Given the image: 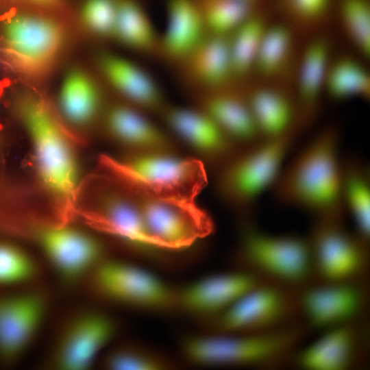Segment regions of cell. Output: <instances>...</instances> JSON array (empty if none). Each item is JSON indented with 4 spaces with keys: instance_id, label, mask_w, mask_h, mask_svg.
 Here are the masks:
<instances>
[{
    "instance_id": "22",
    "label": "cell",
    "mask_w": 370,
    "mask_h": 370,
    "mask_svg": "<svg viewBox=\"0 0 370 370\" xmlns=\"http://www.w3.org/2000/svg\"><path fill=\"white\" fill-rule=\"evenodd\" d=\"M284 310L285 301L279 291L256 286L219 315L217 328L227 333L252 332L276 322Z\"/></svg>"
},
{
    "instance_id": "7",
    "label": "cell",
    "mask_w": 370,
    "mask_h": 370,
    "mask_svg": "<svg viewBox=\"0 0 370 370\" xmlns=\"http://www.w3.org/2000/svg\"><path fill=\"white\" fill-rule=\"evenodd\" d=\"M90 277L99 295L118 304L151 310L175 304V293L162 279L127 262L105 258Z\"/></svg>"
},
{
    "instance_id": "2",
    "label": "cell",
    "mask_w": 370,
    "mask_h": 370,
    "mask_svg": "<svg viewBox=\"0 0 370 370\" xmlns=\"http://www.w3.org/2000/svg\"><path fill=\"white\" fill-rule=\"evenodd\" d=\"M16 110L29 136L42 184L60 201L71 202L77 191L79 171L67 137L40 98L23 95Z\"/></svg>"
},
{
    "instance_id": "16",
    "label": "cell",
    "mask_w": 370,
    "mask_h": 370,
    "mask_svg": "<svg viewBox=\"0 0 370 370\" xmlns=\"http://www.w3.org/2000/svg\"><path fill=\"white\" fill-rule=\"evenodd\" d=\"M341 213L319 216L320 221L310 244L322 274L334 282L356 274L362 259L359 242L340 227Z\"/></svg>"
},
{
    "instance_id": "40",
    "label": "cell",
    "mask_w": 370,
    "mask_h": 370,
    "mask_svg": "<svg viewBox=\"0 0 370 370\" xmlns=\"http://www.w3.org/2000/svg\"><path fill=\"white\" fill-rule=\"evenodd\" d=\"M245 1H251V2H255L256 0H245Z\"/></svg>"
},
{
    "instance_id": "21",
    "label": "cell",
    "mask_w": 370,
    "mask_h": 370,
    "mask_svg": "<svg viewBox=\"0 0 370 370\" xmlns=\"http://www.w3.org/2000/svg\"><path fill=\"white\" fill-rule=\"evenodd\" d=\"M157 58L177 67L208 34L197 0H167Z\"/></svg>"
},
{
    "instance_id": "19",
    "label": "cell",
    "mask_w": 370,
    "mask_h": 370,
    "mask_svg": "<svg viewBox=\"0 0 370 370\" xmlns=\"http://www.w3.org/2000/svg\"><path fill=\"white\" fill-rule=\"evenodd\" d=\"M195 94L234 82L227 37L208 34L176 67Z\"/></svg>"
},
{
    "instance_id": "12",
    "label": "cell",
    "mask_w": 370,
    "mask_h": 370,
    "mask_svg": "<svg viewBox=\"0 0 370 370\" xmlns=\"http://www.w3.org/2000/svg\"><path fill=\"white\" fill-rule=\"evenodd\" d=\"M241 250L246 259L269 274L289 282L304 279L309 270L310 243L293 236H274L245 230Z\"/></svg>"
},
{
    "instance_id": "18",
    "label": "cell",
    "mask_w": 370,
    "mask_h": 370,
    "mask_svg": "<svg viewBox=\"0 0 370 370\" xmlns=\"http://www.w3.org/2000/svg\"><path fill=\"white\" fill-rule=\"evenodd\" d=\"M101 74L129 104L151 114H160L167 105L158 80L140 65L110 52L97 57Z\"/></svg>"
},
{
    "instance_id": "30",
    "label": "cell",
    "mask_w": 370,
    "mask_h": 370,
    "mask_svg": "<svg viewBox=\"0 0 370 370\" xmlns=\"http://www.w3.org/2000/svg\"><path fill=\"white\" fill-rule=\"evenodd\" d=\"M267 26L263 18L254 14L227 36L234 82L245 79L254 71Z\"/></svg>"
},
{
    "instance_id": "27",
    "label": "cell",
    "mask_w": 370,
    "mask_h": 370,
    "mask_svg": "<svg viewBox=\"0 0 370 370\" xmlns=\"http://www.w3.org/2000/svg\"><path fill=\"white\" fill-rule=\"evenodd\" d=\"M64 116L71 123L85 126L94 121L101 110V94L95 80L79 68L67 72L60 93Z\"/></svg>"
},
{
    "instance_id": "37",
    "label": "cell",
    "mask_w": 370,
    "mask_h": 370,
    "mask_svg": "<svg viewBox=\"0 0 370 370\" xmlns=\"http://www.w3.org/2000/svg\"><path fill=\"white\" fill-rule=\"evenodd\" d=\"M116 14V0H86L81 10L86 26L103 38H113Z\"/></svg>"
},
{
    "instance_id": "35",
    "label": "cell",
    "mask_w": 370,
    "mask_h": 370,
    "mask_svg": "<svg viewBox=\"0 0 370 370\" xmlns=\"http://www.w3.org/2000/svg\"><path fill=\"white\" fill-rule=\"evenodd\" d=\"M338 10L347 36L363 56L370 54V6L367 0H339Z\"/></svg>"
},
{
    "instance_id": "34",
    "label": "cell",
    "mask_w": 370,
    "mask_h": 370,
    "mask_svg": "<svg viewBox=\"0 0 370 370\" xmlns=\"http://www.w3.org/2000/svg\"><path fill=\"white\" fill-rule=\"evenodd\" d=\"M38 273V265L28 251L12 241L0 240V291L21 288Z\"/></svg>"
},
{
    "instance_id": "1",
    "label": "cell",
    "mask_w": 370,
    "mask_h": 370,
    "mask_svg": "<svg viewBox=\"0 0 370 370\" xmlns=\"http://www.w3.org/2000/svg\"><path fill=\"white\" fill-rule=\"evenodd\" d=\"M340 136L334 125L324 127L284 164L272 188L278 203L318 216L343 212Z\"/></svg>"
},
{
    "instance_id": "38",
    "label": "cell",
    "mask_w": 370,
    "mask_h": 370,
    "mask_svg": "<svg viewBox=\"0 0 370 370\" xmlns=\"http://www.w3.org/2000/svg\"><path fill=\"white\" fill-rule=\"evenodd\" d=\"M287 14L296 21L312 23L328 12L332 0H280Z\"/></svg>"
},
{
    "instance_id": "3",
    "label": "cell",
    "mask_w": 370,
    "mask_h": 370,
    "mask_svg": "<svg viewBox=\"0 0 370 370\" xmlns=\"http://www.w3.org/2000/svg\"><path fill=\"white\" fill-rule=\"evenodd\" d=\"M103 163L139 197L196 199L207 184L204 162L175 149L132 153L124 159L106 157Z\"/></svg>"
},
{
    "instance_id": "26",
    "label": "cell",
    "mask_w": 370,
    "mask_h": 370,
    "mask_svg": "<svg viewBox=\"0 0 370 370\" xmlns=\"http://www.w3.org/2000/svg\"><path fill=\"white\" fill-rule=\"evenodd\" d=\"M113 38L145 56H158V32L146 8L138 0H116Z\"/></svg>"
},
{
    "instance_id": "20",
    "label": "cell",
    "mask_w": 370,
    "mask_h": 370,
    "mask_svg": "<svg viewBox=\"0 0 370 370\" xmlns=\"http://www.w3.org/2000/svg\"><path fill=\"white\" fill-rule=\"evenodd\" d=\"M232 84L196 94V103L239 147L261 140L245 92Z\"/></svg>"
},
{
    "instance_id": "11",
    "label": "cell",
    "mask_w": 370,
    "mask_h": 370,
    "mask_svg": "<svg viewBox=\"0 0 370 370\" xmlns=\"http://www.w3.org/2000/svg\"><path fill=\"white\" fill-rule=\"evenodd\" d=\"M286 345V338L281 335L222 332L188 337L182 350L189 361L199 365H249L273 358Z\"/></svg>"
},
{
    "instance_id": "25",
    "label": "cell",
    "mask_w": 370,
    "mask_h": 370,
    "mask_svg": "<svg viewBox=\"0 0 370 370\" xmlns=\"http://www.w3.org/2000/svg\"><path fill=\"white\" fill-rule=\"evenodd\" d=\"M360 303L359 291L345 284L314 288L303 298L306 312L317 327H329L345 321L356 313Z\"/></svg>"
},
{
    "instance_id": "17",
    "label": "cell",
    "mask_w": 370,
    "mask_h": 370,
    "mask_svg": "<svg viewBox=\"0 0 370 370\" xmlns=\"http://www.w3.org/2000/svg\"><path fill=\"white\" fill-rule=\"evenodd\" d=\"M255 286V278L247 273L214 274L175 293V305L195 316L220 315Z\"/></svg>"
},
{
    "instance_id": "15",
    "label": "cell",
    "mask_w": 370,
    "mask_h": 370,
    "mask_svg": "<svg viewBox=\"0 0 370 370\" xmlns=\"http://www.w3.org/2000/svg\"><path fill=\"white\" fill-rule=\"evenodd\" d=\"M150 114L129 103H114L105 110L103 125L112 140L132 153L175 149L171 134Z\"/></svg>"
},
{
    "instance_id": "4",
    "label": "cell",
    "mask_w": 370,
    "mask_h": 370,
    "mask_svg": "<svg viewBox=\"0 0 370 370\" xmlns=\"http://www.w3.org/2000/svg\"><path fill=\"white\" fill-rule=\"evenodd\" d=\"M295 132L242 147L219 166L216 188L229 206L244 209L273 188L293 146Z\"/></svg>"
},
{
    "instance_id": "10",
    "label": "cell",
    "mask_w": 370,
    "mask_h": 370,
    "mask_svg": "<svg viewBox=\"0 0 370 370\" xmlns=\"http://www.w3.org/2000/svg\"><path fill=\"white\" fill-rule=\"evenodd\" d=\"M34 236L60 281L73 287L106 258L101 242L90 233L69 225H46Z\"/></svg>"
},
{
    "instance_id": "13",
    "label": "cell",
    "mask_w": 370,
    "mask_h": 370,
    "mask_svg": "<svg viewBox=\"0 0 370 370\" xmlns=\"http://www.w3.org/2000/svg\"><path fill=\"white\" fill-rule=\"evenodd\" d=\"M165 127L197 155V158L221 165L239 147L197 105H166L160 113ZM202 162V161H201Z\"/></svg>"
},
{
    "instance_id": "36",
    "label": "cell",
    "mask_w": 370,
    "mask_h": 370,
    "mask_svg": "<svg viewBox=\"0 0 370 370\" xmlns=\"http://www.w3.org/2000/svg\"><path fill=\"white\" fill-rule=\"evenodd\" d=\"M103 367L116 370H159L170 367L167 360L155 354L130 345H122L108 352Z\"/></svg>"
},
{
    "instance_id": "28",
    "label": "cell",
    "mask_w": 370,
    "mask_h": 370,
    "mask_svg": "<svg viewBox=\"0 0 370 370\" xmlns=\"http://www.w3.org/2000/svg\"><path fill=\"white\" fill-rule=\"evenodd\" d=\"M367 166L356 158L343 162L342 201L352 213L362 240L370 231V175Z\"/></svg>"
},
{
    "instance_id": "33",
    "label": "cell",
    "mask_w": 370,
    "mask_h": 370,
    "mask_svg": "<svg viewBox=\"0 0 370 370\" xmlns=\"http://www.w3.org/2000/svg\"><path fill=\"white\" fill-rule=\"evenodd\" d=\"M208 34L229 36L254 12L245 0H197Z\"/></svg>"
},
{
    "instance_id": "8",
    "label": "cell",
    "mask_w": 370,
    "mask_h": 370,
    "mask_svg": "<svg viewBox=\"0 0 370 370\" xmlns=\"http://www.w3.org/2000/svg\"><path fill=\"white\" fill-rule=\"evenodd\" d=\"M136 197L147 231L164 251L186 249L212 230L195 199Z\"/></svg>"
},
{
    "instance_id": "5",
    "label": "cell",
    "mask_w": 370,
    "mask_h": 370,
    "mask_svg": "<svg viewBox=\"0 0 370 370\" xmlns=\"http://www.w3.org/2000/svg\"><path fill=\"white\" fill-rule=\"evenodd\" d=\"M65 39L62 25L52 18L14 15L3 27L1 51L17 71L31 78L40 77L52 68Z\"/></svg>"
},
{
    "instance_id": "14",
    "label": "cell",
    "mask_w": 370,
    "mask_h": 370,
    "mask_svg": "<svg viewBox=\"0 0 370 370\" xmlns=\"http://www.w3.org/2000/svg\"><path fill=\"white\" fill-rule=\"evenodd\" d=\"M97 230L144 254L164 251L147 231L136 197L106 193L88 216Z\"/></svg>"
},
{
    "instance_id": "29",
    "label": "cell",
    "mask_w": 370,
    "mask_h": 370,
    "mask_svg": "<svg viewBox=\"0 0 370 370\" xmlns=\"http://www.w3.org/2000/svg\"><path fill=\"white\" fill-rule=\"evenodd\" d=\"M351 332L334 328L307 347L300 355L302 367L311 370H341L348 365L352 355Z\"/></svg>"
},
{
    "instance_id": "23",
    "label": "cell",
    "mask_w": 370,
    "mask_h": 370,
    "mask_svg": "<svg viewBox=\"0 0 370 370\" xmlns=\"http://www.w3.org/2000/svg\"><path fill=\"white\" fill-rule=\"evenodd\" d=\"M330 49L325 36L312 39L305 49L297 79V125H306L315 113L331 62Z\"/></svg>"
},
{
    "instance_id": "32",
    "label": "cell",
    "mask_w": 370,
    "mask_h": 370,
    "mask_svg": "<svg viewBox=\"0 0 370 370\" xmlns=\"http://www.w3.org/2000/svg\"><path fill=\"white\" fill-rule=\"evenodd\" d=\"M324 90L334 100L370 95V76L356 60L348 57L331 61Z\"/></svg>"
},
{
    "instance_id": "39",
    "label": "cell",
    "mask_w": 370,
    "mask_h": 370,
    "mask_svg": "<svg viewBox=\"0 0 370 370\" xmlns=\"http://www.w3.org/2000/svg\"><path fill=\"white\" fill-rule=\"evenodd\" d=\"M29 2L49 8H58L62 4V0H27Z\"/></svg>"
},
{
    "instance_id": "24",
    "label": "cell",
    "mask_w": 370,
    "mask_h": 370,
    "mask_svg": "<svg viewBox=\"0 0 370 370\" xmlns=\"http://www.w3.org/2000/svg\"><path fill=\"white\" fill-rule=\"evenodd\" d=\"M245 95L261 139L278 138L296 131V103L285 92L260 86Z\"/></svg>"
},
{
    "instance_id": "9",
    "label": "cell",
    "mask_w": 370,
    "mask_h": 370,
    "mask_svg": "<svg viewBox=\"0 0 370 370\" xmlns=\"http://www.w3.org/2000/svg\"><path fill=\"white\" fill-rule=\"evenodd\" d=\"M49 308V297L41 290L0 291V367H12L24 356Z\"/></svg>"
},
{
    "instance_id": "31",
    "label": "cell",
    "mask_w": 370,
    "mask_h": 370,
    "mask_svg": "<svg viewBox=\"0 0 370 370\" xmlns=\"http://www.w3.org/2000/svg\"><path fill=\"white\" fill-rule=\"evenodd\" d=\"M293 35L282 24L267 25L256 60L254 71L264 77L279 76L288 66L293 50Z\"/></svg>"
},
{
    "instance_id": "6",
    "label": "cell",
    "mask_w": 370,
    "mask_h": 370,
    "mask_svg": "<svg viewBox=\"0 0 370 370\" xmlns=\"http://www.w3.org/2000/svg\"><path fill=\"white\" fill-rule=\"evenodd\" d=\"M116 321L106 312L81 309L61 324L45 360V367L58 370H85L111 342Z\"/></svg>"
}]
</instances>
